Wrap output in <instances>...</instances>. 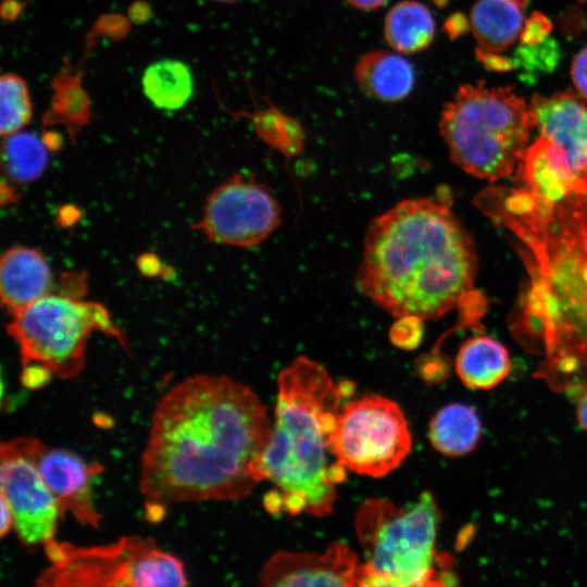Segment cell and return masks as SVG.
<instances>
[{
  "label": "cell",
  "mask_w": 587,
  "mask_h": 587,
  "mask_svg": "<svg viewBox=\"0 0 587 587\" xmlns=\"http://www.w3.org/2000/svg\"><path fill=\"white\" fill-rule=\"evenodd\" d=\"M273 423L253 390L225 375L198 374L157 402L139 470V491L155 521L168 505L247 497L252 465Z\"/></svg>",
  "instance_id": "6da1fadb"
},
{
  "label": "cell",
  "mask_w": 587,
  "mask_h": 587,
  "mask_svg": "<svg viewBox=\"0 0 587 587\" xmlns=\"http://www.w3.org/2000/svg\"><path fill=\"white\" fill-rule=\"evenodd\" d=\"M476 267L473 241L450 204L411 198L370 223L355 285L396 319L436 320L464 304L482 314Z\"/></svg>",
  "instance_id": "7a4b0ae2"
},
{
  "label": "cell",
  "mask_w": 587,
  "mask_h": 587,
  "mask_svg": "<svg viewBox=\"0 0 587 587\" xmlns=\"http://www.w3.org/2000/svg\"><path fill=\"white\" fill-rule=\"evenodd\" d=\"M353 391V383L334 384L322 365L303 357L280 372L272 433L252 465L257 483L276 487L264 498L270 513H332L346 467L330 452L329 438L341 401Z\"/></svg>",
  "instance_id": "3957f363"
},
{
  "label": "cell",
  "mask_w": 587,
  "mask_h": 587,
  "mask_svg": "<svg viewBox=\"0 0 587 587\" xmlns=\"http://www.w3.org/2000/svg\"><path fill=\"white\" fill-rule=\"evenodd\" d=\"M440 510L429 491L398 507L385 499L365 500L355 530L365 560L358 586H445L454 584L451 560L436 550Z\"/></svg>",
  "instance_id": "277c9868"
},
{
  "label": "cell",
  "mask_w": 587,
  "mask_h": 587,
  "mask_svg": "<svg viewBox=\"0 0 587 587\" xmlns=\"http://www.w3.org/2000/svg\"><path fill=\"white\" fill-rule=\"evenodd\" d=\"M440 133L452 161L490 182L519 170L534 120L530 108L511 88L463 85L446 103Z\"/></svg>",
  "instance_id": "5b68a950"
},
{
  "label": "cell",
  "mask_w": 587,
  "mask_h": 587,
  "mask_svg": "<svg viewBox=\"0 0 587 587\" xmlns=\"http://www.w3.org/2000/svg\"><path fill=\"white\" fill-rule=\"evenodd\" d=\"M49 565L36 578L41 587L186 586L185 565L151 538L124 536L101 546L51 539L43 545Z\"/></svg>",
  "instance_id": "8992f818"
},
{
  "label": "cell",
  "mask_w": 587,
  "mask_h": 587,
  "mask_svg": "<svg viewBox=\"0 0 587 587\" xmlns=\"http://www.w3.org/2000/svg\"><path fill=\"white\" fill-rule=\"evenodd\" d=\"M7 330L18 346L22 366L37 365L64 379L83 371L93 332L115 338L127 350L102 303L62 294H49L12 315Z\"/></svg>",
  "instance_id": "52a82bcc"
},
{
  "label": "cell",
  "mask_w": 587,
  "mask_h": 587,
  "mask_svg": "<svg viewBox=\"0 0 587 587\" xmlns=\"http://www.w3.org/2000/svg\"><path fill=\"white\" fill-rule=\"evenodd\" d=\"M412 437L399 405L370 395L341 407L329 438V448L346 469L382 477L398 467L410 453Z\"/></svg>",
  "instance_id": "ba28073f"
},
{
  "label": "cell",
  "mask_w": 587,
  "mask_h": 587,
  "mask_svg": "<svg viewBox=\"0 0 587 587\" xmlns=\"http://www.w3.org/2000/svg\"><path fill=\"white\" fill-rule=\"evenodd\" d=\"M280 216L278 202L265 187L235 174L209 196L193 228L217 243L247 248L265 240Z\"/></svg>",
  "instance_id": "9c48e42d"
},
{
  "label": "cell",
  "mask_w": 587,
  "mask_h": 587,
  "mask_svg": "<svg viewBox=\"0 0 587 587\" xmlns=\"http://www.w3.org/2000/svg\"><path fill=\"white\" fill-rule=\"evenodd\" d=\"M0 487L23 545L43 546L54 538L61 520L58 503L27 450L25 437L1 444Z\"/></svg>",
  "instance_id": "30bf717a"
},
{
  "label": "cell",
  "mask_w": 587,
  "mask_h": 587,
  "mask_svg": "<svg viewBox=\"0 0 587 587\" xmlns=\"http://www.w3.org/2000/svg\"><path fill=\"white\" fill-rule=\"evenodd\" d=\"M25 442L58 503L61 520L70 512L79 524L99 529L102 515L95 508L91 485L104 466L87 462L71 450L47 447L33 437H25Z\"/></svg>",
  "instance_id": "8fae6325"
},
{
  "label": "cell",
  "mask_w": 587,
  "mask_h": 587,
  "mask_svg": "<svg viewBox=\"0 0 587 587\" xmlns=\"http://www.w3.org/2000/svg\"><path fill=\"white\" fill-rule=\"evenodd\" d=\"M358 555L345 544L334 542L324 552L278 551L261 571L263 586H358Z\"/></svg>",
  "instance_id": "7c38bea8"
},
{
  "label": "cell",
  "mask_w": 587,
  "mask_h": 587,
  "mask_svg": "<svg viewBox=\"0 0 587 587\" xmlns=\"http://www.w3.org/2000/svg\"><path fill=\"white\" fill-rule=\"evenodd\" d=\"M539 137L560 146L587 191V105L573 92L535 96L529 104Z\"/></svg>",
  "instance_id": "4fadbf2b"
},
{
  "label": "cell",
  "mask_w": 587,
  "mask_h": 587,
  "mask_svg": "<svg viewBox=\"0 0 587 587\" xmlns=\"http://www.w3.org/2000/svg\"><path fill=\"white\" fill-rule=\"evenodd\" d=\"M519 170L526 189L545 202L557 203L573 193L587 195L564 150L544 137L528 146Z\"/></svg>",
  "instance_id": "5bb4252c"
},
{
  "label": "cell",
  "mask_w": 587,
  "mask_h": 587,
  "mask_svg": "<svg viewBox=\"0 0 587 587\" xmlns=\"http://www.w3.org/2000/svg\"><path fill=\"white\" fill-rule=\"evenodd\" d=\"M52 285L49 265L36 249L18 246L2 254L0 294L9 314L14 315L51 294Z\"/></svg>",
  "instance_id": "9a60e30c"
},
{
  "label": "cell",
  "mask_w": 587,
  "mask_h": 587,
  "mask_svg": "<svg viewBox=\"0 0 587 587\" xmlns=\"http://www.w3.org/2000/svg\"><path fill=\"white\" fill-rule=\"evenodd\" d=\"M526 0H477L470 14V27L478 51L500 54L521 36Z\"/></svg>",
  "instance_id": "2e32d148"
},
{
  "label": "cell",
  "mask_w": 587,
  "mask_h": 587,
  "mask_svg": "<svg viewBox=\"0 0 587 587\" xmlns=\"http://www.w3.org/2000/svg\"><path fill=\"white\" fill-rule=\"evenodd\" d=\"M355 78L362 90L372 98L396 102L411 92L414 71L411 63L400 54L374 50L358 61Z\"/></svg>",
  "instance_id": "e0dca14e"
},
{
  "label": "cell",
  "mask_w": 587,
  "mask_h": 587,
  "mask_svg": "<svg viewBox=\"0 0 587 587\" xmlns=\"http://www.w3.org/2000/svg\"><path fill=\"white\" fill-rule=\"evenodd\" d=\"M455 371L471 389L488 390L503 382L511 371L508 350L489 336L465 340L455 358Z\"/></svg>",
  "instance_id": "ac0fdd59"
},
{
  "label": "cell",
  "mask_w": 587,
  "mask_h": 587,
  "mask_svg": "<svg viewBox=\"0 0 587 587\" xmlns=\"http://www.w3.org/2000/svg\"><path fill=\"white\" fill-rule=\"evenodd\" d=\"M482 434L476 411L463 403L441 408L429 423L428 436L433 447L444 455L461 457L474 450Z\"/></svg>",
  "instance_id": "d6986e66"
},
{
  "label": "cell",
  "mask_w": 587,
  "mask_h": 587,
  "mask_svg": "<svg viewBox=\"0 0 587 587\" xmlns=\"http://www.w3.org/2000/svg\"><path fill=\"white\" fill-rule=\"evenodd\" d=\"M435 21L430 11L415 0H403L385 16L384 37L399 53L419 52L433 41Z\"/></svg>",
  "instance_id": "ffe728a7"
},
{
  "label": "cell",
  "mask_w": 587,
  "mask_h": 587,
  "mask_svg": "<svg viewBox=\"0 0 587 587\" xmlns=\"http://www.w3.org/2000/svg\"><path fill=\"white\" fill-rule=\"evenodd\" d=\"M142 91L158 109L175 111L184 108L193 92V76L183 61L162 59L151 63L141 78Z\"/></svg>",
  "instance_id": "44dd1931"
},
{
  "label": "cell",
  "mask_w": 587,
  "mask_h": 587,
  "mask_svg": "<svg viewBox=\"0 0 587 587\" xmlns=\"http://www.w3.org/2000/svg\"><path fill=\"white\" fill-rule=\"evenodd\" d=\"M48 164V147L35 134L18 130L2 145V166L16 183H29L41 176Z\"/></svg>",
  "instance_id": "7402d4cb"
},
{
  "label": "cell",
  "mask_w": 587,
  "mask_h": 587,
  "mask_svg": "<svg viewBox=\"0 0 587 587\" xmlns=\"http://www.w3.org/2000/svg\"><path fill=\"white\" fill-rule=\"evenodd\" d=\"M0 133L9 136L21 130L32 118V102L26 83L16 74L0 79Z\"/></svg>",
  "instance_id": "603a6c76"
},
{
  "label": "cell",
  "mask_w": 587,
  "mask_h": 587,
  "mask_svg": "<svg viewBox=\"0 0 587 587\" xmlns=\"http://www.w3.org/2000/svg\"><path fill=\"white\" fill-rule=\"evenodd\" d=\"M559 48L557 42L548 37L536 45H524L515 51L512 59L515 66L523 68L528 77L551 71L558 63Z\"/></svg>",
  "instance_id": "cb8c5ba5"
},
{
  "label": "cell",
  "mask_w": 587,
  "mask_h": 587,
  "mask_svg": "<svg viewBox=\"0 0 587 587\" xmlns=\"http://www.w3.org/2000/svg\"><path fill=\"white\" fill-rule=\"evenodd\" d=\"M423 320L415 316L398 317L390 329V340L403 349L415 348L423 337Z\"/></svg>",
  "instance_id": "d4e9b609"
},
{
  "label": "cell",
  "mask_w": 587,
  "mask_h": 587,
  "mask_svg": "<svg viewBox=\"0 0 587 587\" xmlns=\"http://www.w3.org/2000/svg\"><path fill=\"white\" fill-rule=\"evenodd\" d=\"M551 23L547 16L541 13H533L524 23L521 33V43L536 45L549 37Z\"/></svg>",
  "instance_id": "484cf974"
},
{
  "label": "cell",
  "mask_w": 587,
  "mask_h": 587,
  "mask_svg": "<svg viewBox=\"0 0 587 587\" xmlns=\"http://www.w3.org/2000/svg\"><path fill=\"white\" fill-rule=\"evenodd\" d=\"M571 76L576 90L587 100V47L583 48L573 59Z\"/></svg>",
  "instance_id": "4316f807"
},
{
  "label": "cell",
  "mask_w": 587,
  "mask_h": 587,
  "mask_svg": "<svg viewBox=\"0 0 587 587\" xmlns=\"http://www.w3.org/2000/svg\"><path fill=\"white\" fill-rule=\"evenodd\" d=\"M478 60L489 70L492 71H509L514 67L511 59L504 58L497 53L476 52Z\"/></svg>",
  "instance_id": "83f0119b"
},
{
  "label": "cell",
  "mask_w": 587,
  "mask_h": 587,
  "mask_svg": "<svg viewBox=\"0 0 587 587\" xmlns=\"http://www.w3.org/2000/svg\"><path fill=\"white\" fill-rule=\"evenodd\" d=\"M575 390H579L576 409L577 420L582 428L587 432V382Z\"/></svg>",
  "instance_id": "f1b7e54d"
},
{
  "label": "cell",
  "mask_w": 587,
  "mask_h": 587,
  "mask_svg": "<svg viewBox=\"0 0 587 587\" xmlns=\"http://www.w3.org/2000/svg\"><path fill=\"white\" fill-rule=\"evenodd\" d=\"M138 268L140 272L148 276L158 275L161 264L159 259L151 253H146L138 259Z\"/></svg>",
  "instance_id": "f546056e"
},
{
  "label": "cell",
  "mask_w": 587,
  "mask_h": 587,
  "mask_svg": "<svg viewBox=\"0 0 587 587\" xmlns=\"http://www.w3.org/2000/svg\"><path fill=\"white\" fill-rule=\"evenodd\" d=\"M13 528V515L7 501L1 498L0 535L4 537Z\"/></svg>",
  "instance_id": "4dcf8cb0"
},
{
  "label": "cell",
  "mask_w": 587,
  "mask_h": 587,
  "mask_svg": "<svg viewBox=\"0 0 587 587\" xmlns=\"http://www.w3.org/2000/svg\"><path fill=\"white\" fill-rule=\"evenodd\" d=\"M350 5L369 11L375 10L382 7L387 0H346Z\"/></svg>",
  "instance_id": "1f68e13d"
},
{
  "label": "cell",
  "mask_w": 587,
  "mask_h": 587,
  "mask_svg": "<svg viewBox=\"0 0 587 587\" xmlns=\"http://www.w3.org/2000/svg\"><path fill=\"white\" fill-rule=\"evenodd\" d=\"M2 185L8 190V193H5L4 191H1V202H2V204H5L7 202L10 203L12 201H15L16 200V193L9 186H7L4 183H2Z\"/></svg>",
  "instance_id": "d6a6232c"
},
{
  "label": "cell",
  "mask_w": 587,
  "mask_h": 587,
  "mask_svg": "<svg viewBox=\"0 0 587 587\" xmlns=\"http://www.w3.org/2000/svg\"><path fill=\"white\" fill-rule=\"evenodd\" d=\"M433 1L435 4L439 5V7H442L445 4H447L450 0H430Z\"/></svg>",
  "instance_id": "836d02e7"
},
{
  "label": "cell",
  "mask_w": 587,
  "mask_h": 587,
  "mask_svg": "<svg viewBox=\"0 0 587 587\" xmlns=\"http://www.w3.org/2000/svg\"><path fill=\"white\" fill-rule=\"evenodd\" d=\"M215 1H218V2H233L235 0H215Z\"/></svg>",
  "instance_id": "e575fe53"
}]
</instances>
